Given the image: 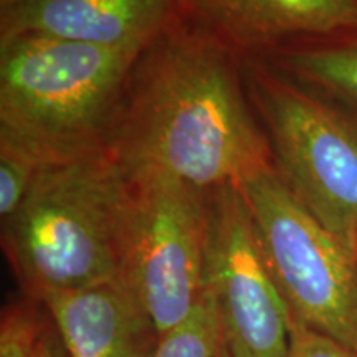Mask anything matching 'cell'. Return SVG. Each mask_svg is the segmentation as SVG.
Wrapping results in <instances>:
<instances>
[{
  "label": "cell",
  "mask_w": 357,
  "mask_h": 357,
  "mask_svg": "<svg viewBox=\"0 0 357 357\" xmlns=\"http://www.w3.org/2000/svg\"><path fill=\"white\" fill-rule=\"evenodd\" d=\"M243 65L181 19L160 33L137 56L106 142L126 177L211 192L273 166Z\"/></svg>",
  "instance_id": "6da1fadb"
},
{
  "label": "cell",
  "mask_w": 357,
  "mask_h": 357,
  "mask_svg": "<svg viewBox=\"0 0 357 357\" xmlns=\"http://www.w3.org/2000/svg\"><path fill=\"white\" fill-rule=\"evenodd\" d=\"M129 178L108 151L47 164L17 212L2 222V247L32 298L121 280Z\"/></svg>",
  "instance_id": "7a4b0ae2"
},
{
  "label": "cell",
  "mask_w": 357,
  "mask_h": 357,
  "mask_svg": "<svg viewBox=\"0 0 357 357\" xmlns=\"http://www.w3.org/2000/svg\"><path fill=\"white\" fill-rule=\"evenodd\" d=\"M141 53L30 35L0 38V141L45 166L106 151Z\"/></svg>",
  "instance_id": "3957f363"
},
{
  "label": "cell",
  "mask_w": 357,
  "mask_h": 357,
  "mask_svg": "<svg viewBox=\"0 0 357 357\" xmlns=\"http://www.w3.org/2000/svg\"><path fill=\"white\" fill-rule=\"evenodd\" d=\"M243 71L276 174L357 258V114L265 60Z\"/></svg>",
  "instance_id": "277c9868"
},
{
  "label": "cell",
  "mask_w": 357,
  "mask_h": 357,
  "mask_svg": "<svg viewBox=\"0 0 357 357\" xmlns=\"http://www.w3.org/2000/svg\"><path fill=\"white\" fill-rule=\"evenodd\" d=\"M294 323L357 354V258L281 181L275 167L238 184Z\"/></svg>",
  "instance_id": "5b68a950"
},
{
  "label": "cell",
  "mask_w": 357,
  "mask_h": 357,
  "mask_svg": "<svg viewBox=\"0 0 357 357\" xmlns=\"http://www.w3.org/2000/svg\"><path fill=\"white\" fill-rule=\"evenodd\" d=\"M129 185L121 281L162 337L205 298L208 192L162 176L129 178Z\"/></svg>",
  "instance_id": "8992f818"
},
{
  "label": "cell",
  "mask_w": 357,
  "mask_h": 357,
  "mask_svg": "<svg viewBox=\"0 0 357 357\" xmlns=\"http://www.w3.org/2000/svg\"><path fill=\"white\" fill-rule=\"evenodd\" d=\"M205 293L231 357H288L294 319L238 185L207 194Z\"/></svg>",
  "instance_id": "52a82bcc"
},
{
  "label": "cell",
  "mask_w": 357,
  "mask_h": 357,
  "mask_svg": "<svg viewBox=\"0 0 357 357\" xmlns=\"http://www.w3.org/2000/svg\"><path fill=\"white\" fill-rule=\"evenodd\" d=\"M178 19L243 60L357 30V0H176Z\"/></svg>",
  "instance_id": "ba28073f"
},
{
  "label": "cell",
  "mask_w": 357,
  "mask_h": 357,
  "mask_svg": "<svg viewBox=\"0 0 357 357\" xmlns=\"http://www.w3.org/2000/svg\"><path fill=\"white\" fill-rule=\"evenodd\" d=\"M177 19L176 0H20L0 8V38L30 35L141 53Z\"/></svg>",
  "instance_id": "9c48e42d"
},
{
  "label": "cell",
  "mask_w": 357,
  "mask_h": 357,
  "mask_svg": "<svg viewBox=\"0 0 357 357\" xmlns=\"http://www.w3.org/2000/svg\"><path fill=\"white\" fill-rule=\"evenodd\" d=\"M43 301L66 357H154L159 334L121 280Z\"/></svg>",
  "instance_id": "30bf717a"
},
{
  "label": "cell",
  "mask_w": 357,
  "mask_h": 357,
  "mask_svg": "<svg viewBox=\"0 0 357 357\" xmlns=\"http://www.w3.org/2000/svg\"><path fill=\"white\" fill-rule=\"evenodd\" d=\"M260 60L357 114V30L300 40Z\"/></svg>",
  "instance_id": "8fae6325"
},
{
  "label": "cell",
  "mask_w": 357,
  "mask_h": 357,
  "mask_svg": "<svg viewBox=\"0 0 357 357\" xmlns=\"http://www.w3.org/2000/svg\"><path fill=\"white\" fill-rule=\"evenodd\" d=\"M55 326L43 301L24 294L8 303L0 324V357H42Z\"/></svg>",
  "instance_id": "7c38bea8"
},
{
  "label": "cell",
  "mask_w": 357,
  "mask_h": 357,
  "mask_svg": "<svg viewBox=\"0 0 357 357\" xmlns=\"http://www.w3.org/2000/svg\"><path fill=\"white\" fill-rule=\"evenodd\" d=\"M223 344L220 324L207 293L194 314L159 337L154 357H218Z\"/></svg>",
  "instance_id": "4fadbf2b"
},
{
  "label": "cell",
  "mask_w": 357,
  "mask_h": 357,
  "mask_svg": "<svg viewBox=\"0 0 357 357\" xmlns=\"http://www.w3.org/2000/svg\"><path fill=\"white\" fill-rule=\"evenodd\" d=\"M45 164L12 142L0 141V218L7 220L24 202Z\"/></svg>",
  "instance_id": "5bb4252c"
},
{
  "label": "cell",
  "mask_w": 357,
  "mask_h": 357,
  "mask_svg": "<svg viewBox=\"0 0 357 357\" xmlns=\"http://www.w3.org/2000/svg\"><path fill=\"white\" fill-rule=\"evenodd\" d=\"M288 357H357V354L336 339L294 323Z\"/></svg>",
  "instance_id": "9a60e30c"
},
{
  "label": "cell",
  "mask_w": 357,
  "mask_h": 357,
  "mask_svg": "<svg viewBox=\"0 0 357 357\" xmlns=\"http://www.w3.org/2000/svg\"><path fill=\"white\" fill-rule=\"evenodd\" d=\"M42 357H66L65 347H63V344H61L60 337H58L56 329H55V334H53L50 339V342H48L47 349H45Z\"/></svg>",
  "instance_id": "2e32d148"
},
{
  "label": "cell",
  "mask_w": 357,
  "mask_h": 357,
  "mask_svg": "<svg viewBox=\"0 0 357 357\" xmlns=\"http://www.w3.org/2000/svg\"><path fill=\"white\" fill-rule=\"evenodd\" d=\"M17 2H20V0H0V8L8 7V6H12V3H17Z\"/></svg>",
  "instance_id": "e0dca14e"
},
{
  "label": "cell",
  "mask_w": 357,
  "mask_h": 357,
  "mask_svg": "<svg viewBox=\"0 0 357 357\" xmlns=\"http://www.w3.org/2000/svg\"><path fill=\"white\" fill-rule=\"evenodd\" d=\"M218 357H231L229 349H227V347H225V344H222V347H220V354H218Z\"/></svg>",
  "instance_id": "ac0fdd59"
}]
</instances>
